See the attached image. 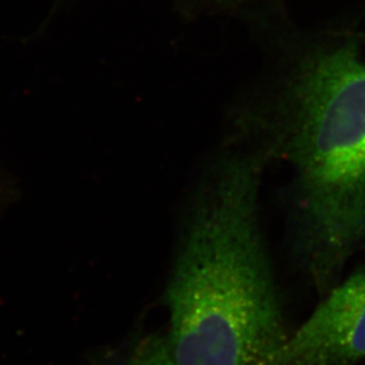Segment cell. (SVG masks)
I'll list each match as a JSON object with an SVG mask.
<instances>
[{
    "label": "cell",
    "mask_w": 365,
    "mask_h": 365,
    "mask_svg": "<svg viewBox=\"0 0 365 365\" xmlns=\"http://www.w3.org/2000/svg\"><path fill=\"white\" fill-rule=\"evenodd\" d=\"M230 125V143L291 166L292 248L327 294L365 245V61L357 43L275 58Z\"/></svg>",
    "instance_id": "obj_1"
},
{
    "label": "cell",
    "mask_w": 365,
    "mask_h": 365,
    "mask_svg": "<svg viewBox=\"0 0 365 365\" xmlns=\"http://www.w3.org/2000/svg\"><path fill=\"white\" fill-rule=\"evenodd\" d=\"M229 144L187 204L166 289L177 365H269L289 336L260 228L267 159Z\"/></svg>",
    "instance_id": "obj_2"
},
{
    "label": "cell",
    "mask_w": 365,
    "mask_h": 365,
    "mask_svg": "<svg viewBox=\"0 0 365 365\" xmlns=\"http://www.w3.org/2000/svg\"><path fill=\"white\" fill-rule=\"evenodd\" d=\"M365 359V268L323 295L269 365H357Z\"/></svg>",
    "instance_id": "obj_3"
},
{
    "label": "cell",
    "mask_w": 365,
    "mask_h": 365,
    "mask_svg": "<svg viewBox=\"0 0 365 365\" xmlns=\"http://www.w3.org/2000/svg\"><path fill=\"white\" fill-rule=\"evenodd\" d=\"M130 365H177L170 354L166 338L148 337L138 345Z\"/></svg>",
    "instance_id": "obj_4"
}]
</instances>
